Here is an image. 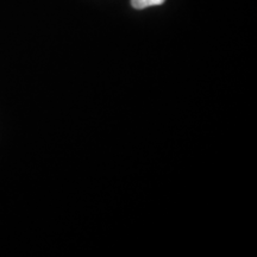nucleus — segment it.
Here are the masks:
<instances>
[{"label":"nucleus","mask_w":257,"mask_h":257,"mask_svg":"<svg viewBox=\"0 0 257 257\" xmlns=\"http://www.w3.org/2000/svg\"><path fill=\"white\" fill-rule=\"evenodd\" d=\"M166 0H131V5L136 10H143L150 6L162 5Z\"/></svg>","instance_id":"nucleus-1"}]
</instances>
